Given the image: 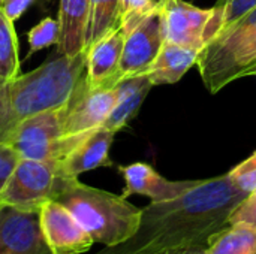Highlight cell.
Instances as JSON below:
<instances>
[{"instance_id": "obj_1", "label": "cell", "mask_w": 256, "mask_h": 254, "mask_svg": "<svg viewBox=\"0 0 256 254\" xmlns=\"http://www.w3.org/2000/svg\"><path fill=\"white\" fill-rule=\"evenodd\" d=\"M246 196L228 174L198 180L183 195L142 208L138 231L120 246L130 252L162 254L178 247L207 244L213 234L228 225L230 214Z\"/></svg>"}, {"instance_id": "obj_2", "label": "cell", "mask_w": 256, "mask_h": 254, "mask_svg": "<svg viewBox=\"0 0 256 254\" xmlns=\"http://www.w3.org/2000/svg\"><path fill=\"white\" fill-rule=\"evenodd\" d=\"M86 49L74 55L58 52L34 70L12 79L8 84L9 132L28 117L66 106L86 78Z\"/></svg>"}, {"instance_id": "obj_3", "label": "cell", "mask_w": 256, "mask_h": 254, "mask_svg": "<svg viewBox=\"0 0 256 254\" xmlns=\"http://www.w3.org/2000/svg\"><path fill=\"white\" fill-rule=\"evenodd\" d=\"M54 201L63 204L94 243L105 247L117 246L135 235L140 228L142 208L132 205L122 195H114L64 177Z\"/></svg>"}, {"instance_id": "obj_4", "label": "cell", "mask_w": 256, "mask_h": 254, "mask_svg": "<svg viewBox=\"0 0 256 254\" xmlns=\"http://www.w3.org/2000/svg\"><path fill=\"white\" fill-rule=\"evenodd\" d=\"M196 66L210 93H218L232 81L256 75V22L228 30L201 49Z\"/></svg>"}, {"instance_id": "obj_5", "label": "cell", "mask_w": 256, "mask_h": 254, "mask_svg": "<svg viewBox=\"0 0 256 254\" xmlns=\"http://www.w3.org/2000/svg\"><path fill=\"white\" fill-rule=\"evenodd\" d=\"M63 135V108L28 117L18 123L3 139L20 159L58 165L86 136Z\"/></svg>"}, {"instance_id": "obj_6", "label": "cell", "mask_w": 256, "mask_h": 254, "mask_svg": "<svg viewBox=\"0 0 256 254\" xmlns=\"http://www.w3.org/2000/svg\"><path fill=\"white\" fill-rule=\"evenodd\" d=\"M63 174L58 165L20 159L0 193V205L39 211L56 198Z\"/></svg>"}, {"instance_id": "obj_7", "label": "cell", "mask_w": 256, "mask_h": 254, "mask_svg": "<svg viewBox=\"0 0 256 254\" xmlns=\"http://www.w3.org/2000/svg\"><path fill=\"white\" fill-rule=\"evenodd\" d=\"M162 6L150 12L126 34L120 61V81L129 76L144 75L159 54L165 42Z\"/></svg>"}, {"instance_id": "obj_8", "label": "cell", "mask_w": 256, "mask_h": 254, "mask_svg": "<svg viewBox=\"0 0 256 254\" xmlns=\"http://www.w3.org/2000/svg\"><path fill=\"white\" fill-rule=\"evenodd\" d=\"M117 99L114 88H92L86 78L63 106V135L78 136L102 127Z\"/></svg>"}, {"instance_id": "obj_9", "label": "cell", "mask_w": 256, "mask_h": 254, "mask_svg": "<svg viewBox=\"0 0 256 254\" xmlns=\"http://www.w3.org/2000/svg\"><path fill=\"white\" fill-rule=\"evenodd\" d=\"M39 223L44 240L52 254H82L94 243L74 214L54 199L46 201L39 208Z\"/></svg>"}, {"instance_id": "obj_10", "label": "cell", "mask_w": 256, "mask_h": 254, "mask_svg": "<svg viewBox=\"0 0 256 254\" xmlns=\"http://www.w3.org/2000/svg\"><path fill=\"white\" fill-rule=\"evenodd\" d=\"M0 254H52L39 223V211L0 205Z\"/></svg>"}, {"instance_id": "obj_11", "label": "cell", "mask_w": 256, "mask_h": 254, "mask_svg": "<svg viewBox=\"0 0 256 254\" xmlns=\"http://www.w3.org/2000/svg\"><path fill=\"white\" fill-rule=\"evenodd\" d=\"M165 40L180 46L201 51L204 48V31L213 16L212 9L198 7L184 0H165Z\"/></svg>"}, {"instance_id": "obj_12", "label": "cell", "mask_w": 256, "mask_h": 254, "mask_svg": "<svg viewBox=\"0 0 256 254\" xmlns=\"http://www.w3.org/2000/svg\"><path fill=\"white\" fill-rule=\"evenodd\" d=\"M124 39L126 34L120 25L86 49V81L88 87L114 88L118 84Z\"/></svg>"}, {"instance_id": "obj_13", "label": "cell", "mask_w": 256, "mask_h": 254, "mask_svg": "<svg viewBox=\"0 0 256 254\" xmlns=\"http://www.w3.org/2000/svg\"><path fill=\"white\" fill-rule=\"evenodd\" d=\"M118 172L124 180V189L122 196L129 198L132 195H141L152 199V202L171 201L186 190L194 187L198 180L170 181L154 171L148 163L136 162L126 166H118Z\"/></svg>"}, {"instance_id": "obj_14", "label": "cell", "mask_w": 256, "mask_h": 254, "mask_svg": "<svg viewBox=\"0 0 256 254\" xmlns=\"http://www.w3.org/2000/svg\"><path fill=\"white\" fill-rule=\"evenodd\" d=\"M114 135L104 126L88 132L60 163V172L64 177L78 178L84 172L114 166L110 157Z\"/></svg>"}, {"instance_id": "obj_15", "label": "cell", "mask_w": 256, "mask_h": 254, "mask_svg": "<svg viewBox=\"0 0 256 254\" xmlns=\"http://www.w3.org/2000/svg\"><path fill=\"white\" fill-rule=\"evenodd\" d=\"M154 87L147 75H135L122 79L116 85V105L108 115L104 127L117 133L124 129L138 114L146 96Z\"/></svg>"}, {"instance_id": "obj_16", "label": "cell", "mask_w": 256, "mask_h": 254, "mask_svg": "<svg viewBox=\"0 0 256 254\" xmlns=\"http://www.w3.org/2000/svg\"><path fill=\"white\" fill-rule=\"evenodd\" d=\"M92 0H58V22L62 27L60 54H78L86 49V34Z\"/></svg>"}, {"instance_id": "obj_17", "label": "cell", "mask_w": 256, "mask_h": 254, "mask_svg": "<svg viewBox=\"0 0 256 254\" xmlns=\"http://www.w3.org/2000/svg\"><path fill=\"white\" fill-rule=\"evenodd\" d=\"M201 51L164 42L159 54L144 75L148 76L153 85H170L178 82L186 72L196 64Z\"/></svg>"}, {"instance_id": "obj_18", "label": "cell", "mask_w": 256, "mask_h": 254, "mask_svg": "<svg viewBox=\"0 0 256 254\" xmlns=\"http://www.w3.org/2000/svg\"><path fill=\"white\" fill-rule=\"evenodd\" d=\"M207 254H256V231L244 225H226L207 241Z\"/></svg>"}, {"instance_id": "obj_19", "label": "cell", "mask_w": 256, "mask_h": 254, "mask_svg": "<svg viewBox=\"0 0 256 254\" xmlns=\"http://www.w3.org/2000/svg\"><path fill=\"white\" fill-rule=\"evenodd\" d=\"M122 21V0H92L90 15L86 34V49L120 27Z\"/></svg>"}, {"instance_id": "obj_20", "label": "cell", "mask_w": 256, "mask_h": 254, "mask_svg": "<svg viewBox=\"0 0 256 254\" xmlns=\"http://www.w3.org/2000/svg\"><path fill=\"white\" fill-rule=\"evenodd\" d=\"M18 49V36L14 21H10L0 7V79L6 82H10L21 75Z\"/></svg>"}, {"instance_id": "obj_21", "label": "cell", "mask_w": 256, "mask_h": 254, "mask_svg": "<svg viewBox=\"0 0 256 254\" xmlns=\"http://www.w3.org/2000/svg\"><path fill=\"white\" fill-rule=\"evenodd\" d=\"M256 6V0H218L204 31V46Z\"/></svg>"}, {"instance_id": "obj_22", "label": "cell", "mask_w": 256, "mask_h": 254, "mask_svg": "<svg viewBox=\"0 0 256 254\" xmlns=\"http://www.w3.org/2000/svg\"><path fill=\"white\" fill-rule=\"evenodd\" d=\"M62 37V27L58 19L54 18H44L36 25H33L27 33L28 40V54L24 60H27L34 52H39L45 48H50L52 45H58Z\"/></svg>"}, {"instance_id": "obj_23", "label": "cell", "mask_w": 256, "mask_h": 254, "mask_svg": "<svg viewBox=\"0 0 256 254\" xmlns=\"http://www.w3.org/2000/svg\"><path fill=\"white\" fill-rule=\"evenodd\" d=\"M165 0H122V21L120 25L128 34L142 18L150 12L159 9Z\"/></svg>"}, {"instance_id": "obj_24", "label": "cell", "mask_w": 256, "mask_h": 254, "mask_svg": "<svg viewBox=\"0 0 256 254\" xmlns=\"http://www.w3.org/2000/svg\"><path fill=\"white\" fill-rule=\"evenodd\" d=\"M232 184L242 192L250 195L256 192V151L250 154L246 160L234 166L228 172Z\"/></svg>"}, {"instance_id": "obj_25", "label": "cell", "mask_w": 256, "mask_h": 254, "mask_svg": "<svg viewBox=\"0 0 256 254\" xmlns=\"http://www.w3.org/2000/svg\"><path fill=\"white\" fill-rule=\"evenodd\" d=\"M228 225H244L256 231V193L248 195L230 214Z\"/></svg>"}, {"instance_id": "obj_26", "label": "cell", "mask_w": 256, "mask_h": 254, "mask_svg": "<svg viewBox=\"0 0 256 254\" xmlns=\"http://www.w3.org/2000/svg\"><path fill=\"white\" fill-rule=\"evenodd\" d=\"M18 160V153L9 144L0 142V193L4 189L10 174L14 172Z\"/></svg>"}, {"instance_id": "obj_27", "label": "cell", "mask_w": 256, "mask_h": 254, "mask_svg": "<svg viewBox=\"0 0 256 254\" xmlns=\"http://www.w3.org/2000/svg\"><path fill=\"white\" fill-rule=\"evenodd\" d=\"M8 84L0 79V142L9 132V99H8Z\"/></svg>"}, {"instance_id": "obj_28", "label": "cell", "mask_w": 256, "mask_h": 254, "mask_svg": "<svg viewBox=\"0 0 256 254\" xmlns=\"http://www.w3.org/2000/svg\"><path fill=\"white\" fill-rule=\"evenodd\" d=\"M33 3H34V0H3L0 7L3 9L6 16L15 22L16 19H20L26 13V10Z\"/></svg>"}, {"instance_id": "obj_29", "label": "cell", "mask_w": 256, "mask_h": 254, "mask_svg": "<svg viewBox=\"0 0 256 254\" xmlns=\"http://www.w3.org/2000/svg\"><path fill=\"white\" fill-rule=\"evenodd\" d=\"M162 254H207V244H194V246L178 247V249H172Z\"/></svg>"}, {"instance_id": "obj_30", "label": "cell", "mask_w": 256, "mask_h": 254, "mask_svg": "<svg viewBox=\"0 0 256 254\" xmlns=\"http://www.w3.org/2000/svg\"><path fill=\"white\" fill-rule=\"evenodd\" d=\"M96 254H152V253H148V252H130V250L123 249L120 244H117V246L105 247L104 250H100L99 253H96Z\"/></svg>"}, {"instance_id": "obj_31", "label": "cell", "mask_w": 256, "mask_h": 254, "mask_svg": "<svg viewBox=\"0 0 256 254\" xmlns=\"http://www.w3.org/2000/svg\"><path fill=\"white\" fill-rule=\"evenodd\" d=\"M2 3H3V0H0V6H2Z\"/></svg>"}, {"instance_id": "obj_32", "label": "cell", "mask_w": 256, "mask_h": 254, "mask_svg": "<svg viewBox=\"0 0 256 254\" xmlns=\"http://www.w3.org/2000/svg\"><path fill=\"white\" fill-rule=\"evenodd\" d=\"M254 193H256V192H254Z\"/></svg>"}]
</instances>
